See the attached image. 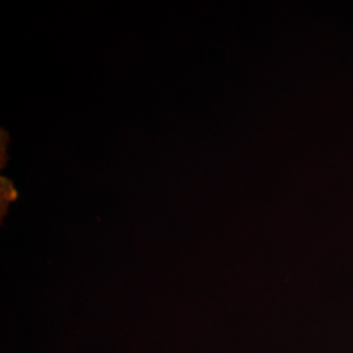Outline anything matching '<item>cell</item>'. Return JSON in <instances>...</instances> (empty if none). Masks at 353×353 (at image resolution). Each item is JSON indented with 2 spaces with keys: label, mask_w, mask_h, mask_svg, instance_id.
<instances>
[{
  "label": "cell",
  "mask_w": 353,
  "mask_h": 353,
  "mask_svg": "<svg viewBox=\"0 0 353 353\" xmlns=\"http://www.w3.org/2000/svg\"><path fill=\"white\" fill-rule=\"evenodd\" d=\"M0 194H1V216H3L7 204L14 198V191H13L12 186H11L10 181H7L6 178H1Z\"/></svg>",
  "instance_id": "obj_1"
}]
</instances>
